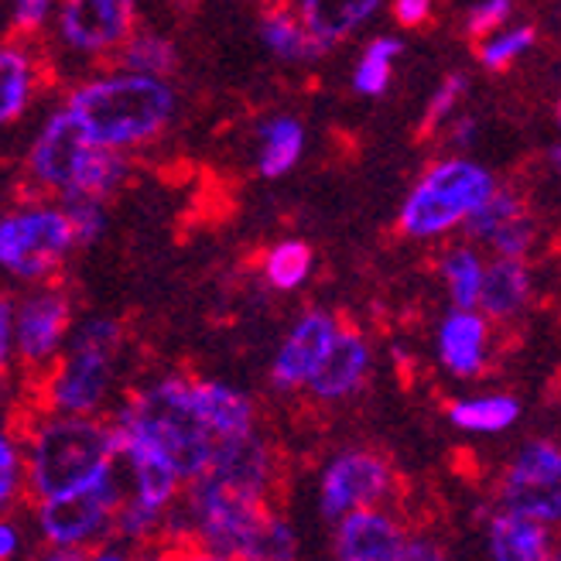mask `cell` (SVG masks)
<instances>
[{"instance_id": "6da1fadb", "label": "cell", "mask_w": 561, "mask_h": 561, "mask_svg": "<svg viewBox=\"0 0 561 561\" xmlns=\"http://www.w3.org/2000/svg\"><path fill=\"white\" fill-rule=\"evenodd\" d=\"M274 486L277 453L261 432L219 442L203 472L182 486L168 541H192L233 561L247 527L274 503Z\"/></svg>"}, {"instance_id": "7a4b0ae2", "label": "cell", "mask_w": 561, "mask_h": 561, "mask_svg": "<svg viewBox=\"0 0 561 561\" xmlns=\"http://www.w3.org/2000/svg\"><path fill=\"white\" fill-rule=\"evenodd\" d=\"M24 486L32 500L93 483L114 472L117 432L103 414H55L38 411L21 432Z\"/></svg>"}, {"instance_id": "3957f363", "label": "cell", "mask_w": 561, "mask_h": 561, "mask_svg": "<svg viewBox=\"0 0 561 561\" xmlns=\"http://www.w3.org/2000/svg\"><path fill=\"white\" fill-rule=\"evenodd\" d=\"M66 110L100 148L127 151L154 140L175 117V90L168 79L106 72L72 90Z\"/></svg>"}, {"instance_id": "277c9868", "label": "cell", "mask_w": 561, "mask_h": 561, "mask_svg": "<svg viewBox=\"0 0 561 561\" xmlns=\"http://www.w3.org/2000/svg\"><path fill=\"white\" fill-rule=\"evenodd\" d=\"M110 425L117 435L154 445L175 466L182 483H188L195 472H203L219 445L203 425L199 411H195L192 377L185 374H164L130 390L117 414L110 417Z\"/></svg>"}, {"instance_id": "5b68a950", "label": "cell", "mask_w": 561, "mask_h": 561, "mask_svg": "<svg viewBox=\"0 0 561 561\" xmlns=\"http://www.w3.org/2000/svg\"><path fill=\"white\" fill-rule=\"evenodd\" d=\"M27 172L35 185L62 199H110L130 175V161L124 151L100 148L87 137L72 114L62 106L45 121L32 154Z\"/></svg>"}, {"instance_id": "8992f818", "label": "cell", "mask_w": 561, "mask_h": 561, "mask_svg": "<svg viewBox=\"0 0 561 561\" xmlns=\"http://www.w3.org/2000/svg\"><path fill=\"white\" fill-rule=\"evenodd\" d=\"M124 329L117 319L93 316L72 325L59 359L42 374V411L103 414L117 380Z\"/></svg>"}, {"instance_id": "52a82bcc", "label": "cell", "mask_w": 561, "mask_h": 561, "mask_svg": "<svg viewBox=\"0 0 561 561\" xmlns=\"http://www.w3.org/2000/svg\"><path fill=\"white\" fill-rule=\"evenodd\" d=\"M496 188V179L469 158L432 164L401 206V233L411 240H438L462 227L466 216Z\"/></svg>"}, {"instance_id": "ba28073f", "label": "cell", "mask_w": 561, "mask_h": 561, "mask_svg": "<svg viewBox=\"0 0 561 561\" xmlns=\"http://www.w3.org/2000/svg\"><path fill=\"white\" fill-rule=\"evenodd\" d=\"M124 500L121 466L76 490L35 500V530L42 545L90 551L114 538V520Z\"/></svg>"}, {"instance_id": "9c48e42d", "label": "cell", "mask_w": 561, "mask_h": 561, "mask_svg": "<svg viewBox=\"0 0 561 561\" xmlns=\"http://www.w3.org/2000/svg\"><path fill=\"white\" fill-rule=\"evenodd\" d=\"M401 490V476L383 453L370 445H346L322 462L316 480L319 514L335 524L367 507H390Z\"/></svg>"}, {"instance_id": "30bf717a", "label": "cell", "mask_w": 561, "mask_h": 561, "mask_svg": "<svg viewBox=\"0 0 561 561\" xmlns=\"http://www.w3.org/2000/svg\"><path fill=\"white\" fill-rule=\"evenodd\" d=\"M72 247L62 206H24L0 216V267L18 280L45 285L62 271Z\"/></svg>"}, {"instance_id": "8fae6325", "label": "cell", "mask_w": 561, "mask_h": 561, "mask_svg": "<svg viewBox=\"0 0 561 561\" xmlns=\"http://www.w3.org/2000/svg\"><path fill=\"white\" fill-rule=\"evenodd\" d=\"M496 507L541 524L561 517V445L554 438H527L507 459L496 483Z\"/></svg>"}, {"instance_id": "7c38bea8", "label": "cell", "mask_w": 561, "mask_h": 561, "mask_svg": "<svg viewBox=\"0 0 561 561\" xmlns=\"http://www.w3.org/2000/svg\"><path fill=\"white\" fill-rule=\"evenodd\" d=\"M72 332V301L62 288H38L14 305V359L45 374Z\"/></svg>"}, {"instance_id": "4fadbf2b", "label": "cell", "mask_w": 561, "mask_h": 561, "mask_svg": "<svg viewBox=\"0 0 561 561\" xmlns=\"http://www.w3.org/2000/svg\"><path fill=\"white\" fill-rule=\"evenodd\" d=\"M134 0H62L59 35L69 48L103 55L127 42L134 32Z\"/></svg>"}, {"instance_id": "5bb4252c", "label": "cell", "mask_w": 561, "mask_h": 561, "mask_svg": "<svg viewBox=\"0 0 561 561\" xmlns=\"http://www.w3.org/2000/svg\"><path fill=\"white\" fill-rule=\"evenodd\" d=\"M340 319L332 312H322V308H312L305 312L288 335L280 340L274 363H271V383L285 394H295V390H305L308 377L316 374V367L322 363L325 350L332 346L335 332H340Z\"/></svg>"}, {"instance_id": "9a60e30c", "label": "cell", "mask_w": 561, "mask_h": 561, "mask_svg": "<svg viewBox=\"0 0 561 561\" xmlns=\"http://www.w3.org/2000/svg\"><path fill=\"white\" fill-rule=\"evenodd\" d=\"M408 530L390 507L353 511L332 524V561H398Z\"/></svg>"}, {"instance_id": "2e32d148", "label": "cell", "mask_w": 561, "mask_h": 561, "mask_svg": "<svg viewBox=\"0 0 561 561\" xmlns=\"http://www.w3.org/2000/svg\"><path fill=\"white\" fill-rule=\"evenodd\" d=\"M370 370H374V350L367 343V335L359 329L340 325V332H335V340L325 350L316 374L308 377L305 390L319 404H343L353 394H359Z\"/></svg>"}, {"instance_id": "e0dca14e", "label": "cell", "mask_w": 561, "mask_h": 561, "mask_svg": "<svg viewBox=\"0 0 561 561\" xmlns=\"http://www.w3.org/2000/svg\"><path fill=\"white\" fill-rule=\"evenodd\" d=\"M490 346H493L490 319L480 308H453V312L438 322L435 353L448 377H456V380L483 377V370L490 367Z\"/></svg>"}, {"instance_id": "ac0fdd59", "label": "cell", "mask_w": 561, "mask_h": 561, "mask_svg": "<svg viewBox=\"0 0 561 561\" xmlns=\"http://www.w3.org/2000/svg\"><path fill=\"white\" fill-rule=\"evenodd\" d=\"M192 401L199 411L203 425L216 442H233L243 435L257 432V404L247 390L227 383V380H209V377H192Z\"/></svg>"}, {"instance_id": "d6986e66", "label": "cell", "mask_w": 561, "mask_h": 561, "mask_svg": "<svg viewBox=\"0 0 561 561\" xmlns=\"http://www.w3.org/2000/svg\"><path fill=\"white\" fill-rule=\"evenodd\" d=\"M490 561H558L554 527L493 507L483 520Z\"/></svg>"}, {"instance_id": "ffe728a7", "label": "cell", "mask_w": 561, "mask_h": 561, "mask_svg": "<svg viewBox=\"0 0 561 561\" xmlns=\"http://www.w3.org/2000/svg\"><path fill=\"white\" fill-rule=\"evenodd\" d=\"M530 298H535V271H530L527 261L493 257L483 267V285L476 308L490 322H514L517 316L527 312Z\"/></svg>"}, {"instance_id": "44dd1931", "label": "cell", "mask_w": 561, "mask_h": 561, "mask_svg": "<svg viewBox=\"0 0 561 561\" xmlns=\"http://www.w3.org/2000/svg\"><path fill=\"white\" fill-rule=\"evenodd\" d=\"M520 414H524L520 401L514 394H503V390L456 398L445 411L448 425L462 435H476V438H496L503 432H511L520 421Z\"/></svg>"}, {"instance_id": "7402d4cb", "label": "cell", "mask_w": 561, "mask_h": 561, "mask_svg": "<svg viewBox=\"0 0 561 561\" xmlns=\"http://www.w3.org/2000/svg\"><path fill=\"white\" fill-rule=\"evenodd\" d=\"M383 0H298V21L305 24V32L325 48L335 42L350 38L359 24H367Z\"/></svg>"}, {"instance_id": "603a6c76", "label": "cell", "mask_w": 561, "mask_h": 561, "mask_svg": "<svg viewBox=\"0 0 561 561\" xmlns=\"http://www.w3.org/2000/svg\"><path fill=\"white\" fill-rule=\"evenodd\" d=\"M233 561H298V530L274 503L264 507L240 538Z\"/></svg>"}, {"instance_id": "cb8c5ba5", "label": "cell", "mask_w": 561, "mask_h": 561, "mask_svg": "<svg viewBox=\"0 0 561 561\" xmlns=\"http://www.w3.org/2000/svg\"><path fill=\"white\" fill-rule=\"evenodd\" d=\"M35 93V59L18 42L0 45V127L18 121Z\"/></svg>"}, {"instance_id": "d4e9b609", "label": "cell", "mask_w": 561, "mask_h": 561, "mask_svg": "<svg viewBox=\"0 0 561 561\" xmlns=\"http://www.w3.org/2000/svg\"><path fill=\"white\" fill-rule=\"evenodd\" d=\"M261 42L280 62H312V59H319V55L329 51L322 42H316L312 35L305 32V24L298 21V14L288 11V8H271L264 14Z\"/></svg>"}, {"instance_id": "484cf974", "label": "cell", "mask_w": 561, "mask_h": 561, "mask_svg": "<svg viewBox=\"0 0 561 561\" xmlns=\"http://www.w3.org/2000/svg\"><path fill=\"white\" fill-rule=\"evenodd\" d=\"M305 151V127L295 117H274L261 127V175H288Z\"/></svg>"}, {"instance_id": "4316f807", "label": "cell", "mask_w": 561, "mask_h": 561, "mask_svg": "<svg viewBox=\"0 0 561 561\" xmlns=\"http://www.w3.org/2000/svg\"><path fill=\"white\" fill-rule=\"evenodd\" d=\"M117 62L124 72H137V76H154V79H164L179 66V51L175 45L161 38V35H151V32H130L127 42L121 45V55Z\"/></svg>"}, {"instance_id": "83f0119b", "label": "cell", "mask_w": 561, "mask_h": 561, "mask_svg": "<svg viewBox=\"0 0 561 561\" xmlns=\"http://www.w3.org/2000/svg\"><path fill=\"white\" fill-rule=\"evenodd\" d=\"M483 267L486 261L476 254V247H453L442 257V277L448 298H453V308H476V298H480V285H483Z\"/></svg>"}, {"instance_id": "f1b7e54d", "label": "cell", "mask_w": 561, "mask_h": 561, "mask_svg": "<svg viewBox=\"0 0 561 561\" xmlns=\"http://www.w3.org/2000/svg\"><path fill=\"white\" fill-rule=\"evenodd\" d=\"M316 254L312 247L301 240H285L267 250L264 257V280L274 291H298L308 277H312Z\"/></svg>"}, {"instance_id": "f546056e", "label": "cell", "mask_w": 561, "mask_h": 561, "mask_svg": "<svg viewBox=\"0 0 561 561\" xmlns=\"http://www.w3.org/2000/svg\"><path fill=\"white\" fill-rule=\"evenodd\" d=\"M404 51V42L401 38H374L367 45V51H363V59L353 72V90L359 96H380L387 93L390 87V72H394V62L398 55Z\"/></svg>"}, {"instance_id": "4dcf8cb0", "label": "cell", "mask_w": 561, "mask_h": 561, "mask_svg": "<svg viewBox=\"0 0 561 561\" xmlns=\"http://www.w3.org/2000/svg\"><path fill=\"white\" fill-rule=\"evenodd\" d=\"M524 209H527V206H524V199H520V192H514V188H500V185H496V188L486 195V199L466 216L462 227H466V233H469L472 240L486 243V240L503 227V222L514 219V216L524 213Z\"/></svg>"}, {"instance_id": "1f68e13d", "label": "cell", "mask_w": 561, "mask_h": 561, "mask_svg": "<svg viewBox=\"0 0 561 561\" xmlns=\"http://www.w3.org/2000/svg\"><path fill=\"white\" fill-rule=\"evenodd\" d=\"M538 42V27L535 24H517V27H500V32L486 35L483 45H480V62L483 69L496 72V69H507L514 66L517 59L535 48Z\"/></svg>"}, {"instance_id": "d6a6232c", "label": "cell", "mask_w": 561, "mask_h": 561, "mask_svg": "<svg viewBox=\"0 0 561 561\" xmlns=\"http://www.w3.org/2000/svg\"><path fill=\"white\" fill-rule=\"evenodd\" d=\"M27 496L24 486V453H21V435L0 425V514L14 511Z\"/></svg>"}, {"instance_id": "836d02e7", "label": "cell", "mask_w": 561, "mask_h": 561, "mask_svg": "<svg viewBox=\"0 0 561 561\" xmlns=\"http://www.w3.org/2000/svg\"><path fill=\"white\" fill-rule=\"evenodd\" d=\"M538 233H541V227H538V219L530 216L527 209L524 213H517L514 219H507L503 227L486 240L493 250H496V257H514V261H527V254L530 250L538 247Z\"/></svg>"}, {"instance_id": "e575fe53", "label": "cell", "mask_w": 561, "mask_h": 561, "mask_svg": "<svg viewBox=\"0 0 561 561\" xmlns=\"http://www.w3.org/2000/svg\"><path fill=\"white\" fill-rule=\"evenodd\" d=\"M62 213L69 219L76 247L96 243L106 230V209L100 199H62Z\"/></svg>"}, {"instance_id": "d590c367", "label": "cell", "mask_w": 561, "mask_h": 561, "mask_svg": "<svg viewBox=\"0 0 561 561\" xmlns=\"http://www.w3.org/2000/svg\"><path fill=\"white\" fill-rule=\"evenodd\" d=\"M466 96V76L453 72L448 79H442V87L435 90L428 110H425V121H421V134H435L448 117H453V110L459 106V100Z\"/></svg>"}, {"instance_id": "8d00e7d4", "label": "cell", "mask_w": 561, "mask_h": 561, "mask_svg": "<svg viewBox=\"0 0 561 561\" xmlns=\"http://www.w3.org/2000/svg\"><path fill=\"white\" fill-rule=\"evenodd\" d=\"M511 11H514V0H480V4H472V11L466 18V32L472 38H486L507 24Z\"/></svg>"}, {"instance_id": "74e56055", "label": "cell", "mask_w": 561, "mask_h": 561, "mask_svg": "<svg viewBox=\"0 0 561 561\" xmlns=\"http://www.w3.org/2000/svg\"><path fill=\"white\" fill-rule=\"evenodd\" d=\"M398 561H453V558H448V548L435 535H425V530H408Z\"/></svg>"}, {"instance_id": "f35d334b", "label": "cell", "mask_w": 561, "mask_h": 561, "mask_svg": "<svg viewBox=\"0 0 561 561\" xmlns=\"http://www.w3.org/2000/svg\"><path fill=\"white\" fill-rule=\"evenodd\" d=\"M27 551V535L21 520L14 517V511L0 514V561H24Z\"/></svg>"}, {"instance_id": "ab89813d", "label": "cell", "mask_w": 561, "mask_h": 561, "mask_svg": "<svg viewBox=\"0 0 561 561\" xmlns=\"http://www.w3.org/2000/svg\"><path fill=\"white\" fill-rule=\"evenodd\" d=\"M51 0H14V27L21 35H32L48 21Z\"/></svg>"}, {"instance_id": "60d3db41", "label": "cell", "mask_w": 561, "mask_h": 561, "mask_svg": "<svg viewBox=\"0 0 561 561\" xmlns=\"http://www.w3.org/2000/svg\"><path fill=\"white\" fill-rule=\"evenodd\" d=\"M14 363V301L0 295V374H8Z\"/></svg>"}, {"instance_id": "b9f144b4", "label": "cell", "mask_w": 561, "mask_h": 561, "mask_svg": "<svg viewBox=\"0 0 561 561\" xmlns=\"http://www.w3.org/2000/svg\"><path fill=\"white\" fill-rule=\"evenodd\" d=\"M432 8H435V0H394V4H390L394 21L404 27H421L432 18Z\"/></svg>"}, {"instance_id": "7bdbcfd3", "label": "cell", "mask_w": 561, "mask_h": 561, "mask_svg": "<svg viewBox=\"0 0 561 561\" xmlns=\"http://www.w3.org/2000/svg\"><path fill=\"white\" fill-rule=\"evenodd\" d=\"M82 561H134V551L127 545L110 538V541H103V545H96L90 551H82Z\"/></svg>"}, {"instance_id": "ee69618b", "label": "cell", "mask_w": 561, "mask_h": 561, "mask_svg": "<svg viewBox=\"0 0 561 561\" xmlns=\"http://www.w3.org/2000/svg\"><path fill=\"white\" fill-rule=\"evenodd\" d=\"M175 561H230L227 554H216L203 545H192V541H175Z\"/></svg>"}, {"instance_id": "f6af8a7d", "label": "cell", "mask_w": 561, "mask_h": 561, "mask_svg": "<svg viewBox=\"0 0 561 561\" xmlns=\"http://www.w3.org/2000/svg\"><path fill=\"white\" fill-rule=\"evenodd\" d=\"M134 561H175V541H154L134 551Z\"/></svg>"}, {"instance_id": "bcb514c9", "label": "cell", "mask_w": 561, "mask_h": 561, "mask_svg": "<svg viewBox=\"0 0 561 561\" xmlns=\"http://www.w3.org/2000/svg\"><path fill=\"white\" fill-rule=\"evenodd\" d=\"M24 561H82V551H69V548H48L42 545V551H35L32 558Z\"/></svg>"}, {"instance_id": "7dc6e473", "label": "cell", "mask_w": 561, "mask_h": 561, "mask_svg": "<svg viewBox=\"0 0 561 561\" xmlns=\"http://www.w3.org/2000/svg\"><path fill=\"white\" fill-rule=\"evenodd\" d=\"M472 134H476V121L459 117V121H456V127H453V134H448V145L466 148V145H472Z\"/></svg>"}]
</instances>
